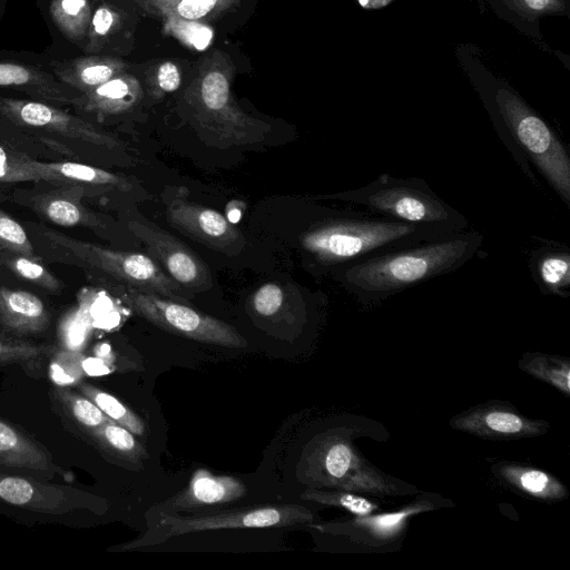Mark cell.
Here are the masks:
<instances>
[{"label": "cell", "mask_w": 570, "mask_h": 570, "mask_svg": "<svg viewBox=\"0 0 570 570\" xmlns=\"http://www.w3.org/2000/svg\"><path fill=\"white\" fill-rule=\"evenodd\" d=\"M455 57L523 173L537 183L529 166L532 163L570 208V155L554 130L509 81L494 72L476 46L460 43Z\"/></svg>", "instance_id": "6da1fadb"}, {"label": "cell", "mask_w": 570, "mask_h": 570, "mask_svg": "<svg viewBox=\"0 0 570 570\" xmlns=\"http://www.w3.org/2000/svg\"><path fill=\"white\" fill-rule=\"evenodd\" d=\"M483 239L475 230H463L377 252L335 269L334 277L361 304L375 305L456 271L476 255Z\"/></svg>", "instance_id": "7a4b0ae2"}, {"label": "cell", "mask_w": 570, "mask_h": 570, "mask_svg": "<svg viewBox=\"0 0 570 570\" xmlns=\"http://www.w3.org/2000/svg\"><path fill=\"white\" fill-rule=\"evenodd\" d=\"M446 235L452 234L363 212L330 210L301 234L299 242L317 267L334 272L377 252Z\"/></svg>", "instance_id": "3957f363"}, {"label": "cell", "mask_w": 570, "mask_h": 570, "mask_svg": "<svg viewBox=\"0 0 570 570\" xmlns=\"http://www.w3.org/2000/svg\"><path fill=\"white\" fill-rule=\"evenodd\" d=\"M233 69L222 52L214 51L199 65L183 95L191 125L207 144L247 147L262 142L272 127L246 114L232 94Z\"/></svg>", "instance_id": "277c9868"}, {"label": "cell", "mask_w": 570, "mask_h": 570, "mask_svg": "<svg viewBox=\"0 0 570 570\" xmlns=\"http://www.w3.org/2000/svg\"><path fill=\"white\" fill-rule=\"evenodd\" d=\"M29 228L57 262L78 266L101 283L154 292L190 305L193 293L170 278L148 254L105 248L39 224Z\"/></svg>", "instance_id": "5b68a950"}, {"label": "cell", "mask_w": 570, "mask_h": 570, "mask_svg": "<svg viewBox=\"0 0 570 570\" xmlns=\"http://www.w3.org/2000/svg\"><path fill=\"white\" fill-rule=\"evenodd\" d=\"M315 198L355 204L386 219L436 228L448 234L463 232L469 225L463 214L419 177L397 178L382 174L357 189Z\"/></svg>", "instance_id": "8992f818"}, {"label": "cell", "mask_w": 570, "mask_h": 570, "mask_svg": "<svg viewBox=\"0 0 570 570\" xmlns=\"http://www.w3.org/2000/svg\"><path fill=\"white\" fill-rule=\"evenodd\" d=\"M314 520L313 513L301 504H261L236 509L212 510L189 514H163L155 517V523L139 539L117 549L135 550L159 544L170 538L203 531L225 529L288 528L306 524Z\"/></svg>", "instance_id": "52a82bcc"}, {"label": "cell", "mask_w": 570, "mask_h": 570, "mask_svg": "<svg viewBox=\"0 0 570 570\" xmlns=\"http://www.w3.org/2000/svg\"><path fill=\"white\" fill-rule=\"evenodd\" d=\"M299 479L312 488H335L353 493L392 494L395 490L354 449L347 438L324 434L303 452Z\"/></svg>", "instance_id": "ba28073f"}, {"label": "cell", "mask_w": 570, "mask_h": 570, "mask_svg": "<svg viewBox=\"0 0 570 570\" xmlns=\"http://www.w3.org/2000/svg\"><path fill=\"white\" fill-rule=\"evenodd\" d=\"M126 306L155 326L188 340L223 347H245L236 328L210 315L159 294L120 284L102 283Z\"/></svg>", "instance_id": "9c48e42d"}, {"label": "cell", "mask_w": 570, "mask_h": 570, "mask_svg": "<svg viewBox=\"0 0 570 570\" xmlns=\"http://www.w3.org/2000/svg\"><path fill=\"white\" fill-rule=\"evenodd\" d=\"M167 222L178 232L216 252L235 256L246 246L243 233L219 212L190 202L184 187L161 193Z\"/></svg>", "instance_id": "30bf717a"}, {"label": "cell", "mask_w": 570, "mask_h": 570, "mask_svg": "<svg viewBox=\"0 0 570 570\" xmlns=\"http://www.w3.org/2000/svg\"><path fill=\"white\" fill-rule=\"evenodd\" d=\"M0 118L24 129L41 130L67 139L107 148L122 147V141L96 125L39 100L0 97Z\"/></svg>", "instance_id": "8fae6325"}, {"label": "cell", "mask_w": 570, "mask_h": 570, "mask_svg": "<svg viewBox=\"0 0 570 570\" xmlns=\"http://www.w3.org/2000/svg\"><path fill=\"white\" fill-rule=\"evenodd\" d=\"M127 227L140 239L148 255L185 289L194 294L213 287L207 264L180 239L144 217L128 219Z\"/></svg>", "instance_id": "7c38bea8"}, {"label": "cell", "mask_w": 570, "mask_h": 570, "mask_svg": "<svg viewBox=\"0 0 570 570\" xmlns=\"http://www.w3.org/2000/svg\"><path fill=\"white\" fill-rule=\"evenodd\" d=\"M0 501L37 513L62 515L81 509L96 510L97 498L75 488L0 472Z\"/></svg>", "instance_id": "4fadbf2b"}, {"label": "cell", "mask_w": 570, "mask_h": 570, "mask_svg": "<svg viewBox=\"0 0 570 570\" xmlns=\"http://www.w3.org/2000/svg\"><path fill=\"white\" fill-rule=\"evenodd\" d=\"M45 180L69 186H96L129 193L135 181L97 167L70 161L41 163L9 153L6 181Z\"/></svg>", "instance_id": "5bb4252c"}, {"label": "cell", "mask_w": 570, "mask_h": 570, "mask_svg": "<svg viewBox=\"0 0 570 570\" xmlns=\"http://www.w3.org/2000/svg\"><path fill=\"white\" fill-rule=\"evenodd\" d=\"M246 494L247 488L240 479L230 475H216L209 470L200 468L194 472L184 490L153 510L155 517L199 513L242 500Z\"/></svg>", "instance_id": "9a60e30c"}, {"label": "cell", "mask_w": 570, "mask_h": 570, "mask_svg": "<svg viewBox=\"0 0 570 570\" xmlns=\"http://www.w3.org/2000/svg\"><path fill=\"white\" fill-rule=\"evenodd\" d=\"M454 429L484 439L510 440L543 434L548 423L520 414L501 402H488L472 407L452 419Z\"/></svg>", "instance_id": "2e32d148"}, {"label": "cell", "mask_w": 570, "mask_h": 570, "mask_svg": "<svg viewBox=\"0 0 570 570\" xmlns=\"http://www.w3.org/2000/svg\"><path fill=\"white\" fill-rule=\"evenodd\" d=\"M433 508L434 505L430 501L421 499L392 512L376 515H356V518L347 521H333L322 524L309 523L308 527L323 533L344 535L358 543L379 546L397 538L412 517Z\"/></svg>", "instance_id": "e0dca14e"}, {"label": "cell", "mask_w": 570, "mask_h": 570, "mask_svg": "<svg viewBox=\"0 0 570 570\" xmlns=\"http://www.w3.org/2000/svg\"><path fill=\"white\" fill-rule=\"evenodd\" d=\"M0 87L23 91L51 105L75 106L81 95L38 67L9 61L0 62Z\"/></svg>", "instance_id": "ac0fdd59"}, {"label": "cell", "mask_w": 570, "mask_h": 570, "mask_svg": "<svg viewBox=\"0 0 570 570\" xmlns=\"http://www.w3.org/2000/svg\"><path fill=\"white\" fill-rule=\"evenodd\" d=\"M495 16L548 49L540 29L547 17H569L570 0H485Z\"/></svg>", "instance_id": "d6986e66"}, {"label": "cell", "mask_w": 570, "mask_h": 570, "mask_svg": "<svg viewBox=\"0 0 570 570\" xmlns=\"http://www.w3.org/2000/svg\"><path fill=\"white\" fill-rule=\"evenodd\" d=\"M53 76L79 94H86L127 71V63L111 56L89 55L50 62Z\"/></svg>", "instance_id": "ffe728a7"}, {"label": "cell", "mask_w": 570, "mask_h": 570, "mask_svg": "<svg viewBox=\"0 0 570 570\" xmlns=\"http://www.w3.org/2000/svg\"><path fill=\"white\" fill-rule=\"evenodd\" d=\"M529 254L531 276L540 292L561 298L570 296V248L567 244L541 240Z\"/></svg>", "instance_id": "44dd1931"}, {"label": "cell", "mask_w": 570, "mask_h": 570, "mask_svg": "<svg viewBox=\"0 0 570 570\" xmlns=\"http://www.w3.org/2000/svg\"><path fill=\"white\" fill-rule=\"evenodd\" d=\"M141 97L139 80L126 71L81 94L73 107L98 116L120 115L132 109Z\"/></svg>", "instance_id": "7402d4cb"}, {"label": "cell", "mask_w": 570, "mask_h": 570, "mask_svg": "<svg viewBox=\"0 0 570 570\" xmlns=\"http://www.w3.org/2000/svg\"><path fill=\"white\" fill-rule=\"evenodd\" d=\"M81 191H83V186H70L69 189L38 194L29 198L28 205L48 220L60 226H104L102 218L81 204Z\"/></svg>", "instance_id": "603a6c76"}, {"label": "cell", "mask_w": 570, "mask_h": 570, "mask_svg": "<svg viewBox=\"0 0 570 570\" xmlns=\"http://www.w3.org/2000/svg\"><path fill=\"white\" fill-rule=\"evenodd\" d=\"M0 465L20 470L63 473L50 453L17 428L0 419Z\"/></svg>", "instance_id": "cb8c5ba5"}, {"label": "cell", "mask_w": 570, "mask_h": 570, "mask_svg": "<svg viewBox=\"0 0 570 570\" xmlns=\"http://www.w3.org/2000/svg\"><path fill=\"white\" fill-rule=\"evenodd\" d=\"M0 321L14 333H38L47 328L49 314L38 296L22 289L0 287Z\"/></svg>", "instance_id": "d4e9b609"}, {"label": "cell", "mask_w": 570, "mask_h": 570, "mask_svg": "<svg viewBox=\"0 0 570 570\" xmlns=\"http://www.w3.org/2000/svg\"><path fill=\"white\" fill-rule=\"evenodd\" d=\"M299 293L294 296L289 287L277 283L259 286L250 296L248 307L256 320L277 323L289 322V315L302 321L306 320V305Z\"/></svg>", "instance_id": "484cf974"}, {"label": "cell", "mask_w": 570, "mask_h": 570, "mask_svg": "<svg viewBox=\"0 0 570 570\" xmlns=\"http://www.w3.org/2000/svg\"><path fill=\"white\" fill-rule=\"evenodd\" d=\"M495 474L512 489L542 501H560L568 495L561 481L550 473L530 466L501 463Z\"/></svg>", "instance_id": "4316f807"}, {"label": "cell", "mask_w": 570, "mask_h": 570, "mask_svg": "<svg viewBox=\"0 0 570 570\" xmlns=\"http://www.w3.org/2000/svg\"><path fill=\"white\" fill-rule=\"evenodd\" d=\"M147 13L159 19L176 17L202 21L235 8L239 0H135Z\"/></svg>", "instance_id": "83f0119b"}, {"label": "cell", "mask_w": 570, "mask_h": 570, "mask_svg": "<svg viewBox=\"0 0 570 570\" xmlns=\"http://www.w3.org/2000/svg\"><path fill=\"white\" fill-rule=\"evenodd\" d=\"M49 13L66 39L78 46L83 42L92 16L89 0H50Z\"/></svg>", "instance_id": "f1b7e54d"}, {"label": "cell", "mask_w": 570, "mask_h": 570, "mask_svg": "<svg viewBox=\"0 0 570 570\" xmlns=\"http://www.w3.org/2000/svg\"><path fill=\"white\" fill-rule=\"evenodd\" d=\"M91 438L109 454L119 460L138 463L146 458V451L136 440L134 433L112 420L107 421L89 433Z\"/></svg>", "instance_id": "f546056e"}, {"label": "cell", "mask_w": 570, "mask_h": 570, "mask_svg": "<svg viewBox=\"0 0 570 570\" xmlns=\"http://www.w3.org/2000/svg\"><path fill=\"white\" fill-rule=\"evenodd\" d=\"M520 367L532 376L553 385L566 395H569L570 362L568 358L539 353L524 354L520 362Z\"/></svg>", "instance_id": "4dcf8cb0"}, {"label": "cell", "mask_w": 570, "mask_h": 570, "mask_svg": "<svg viewBox=\"0 0 570 570\" xmlns=\"http://www.w3.org/2000/svg\"><path fill=\"white\" fill-rule=\"evenodd\" d=\"M124 27L121 12L110 3L99 4L92 12L85 51L99 53Z\"/></svg>", "instance_id": "1f68e13d"}, {"label": "cell", "mask_w": 570, "mask_h": 570, "mask_svg": "<svg viewBox=\"0 0 570 570\" xmlns=\"http://www.w3.org/2000/svg\"><path fill=\"white\" fill-rule=\"evenodd\" d=\"M81 394L91 400L110 420L128 429L136 435L145 433V424L130 409L114 395L90 384H79Z\"/></svg>", "instance_id": "d6a6232c"}, {"label": "cell", "mask_w": 570, "mask_h": 570, "mask_svg": "<svg viewBox=\"0 0 570 570\" xmlns=\"http://www.w3.org/2000/svg\"><path fill=\"white\" fill-rule=\"evenodd\" d=\"M0 265L14 275L49 292L61 291L60 282L37 258L0 250Z\"/></svg>", "instance_id": "836d02e7"}, {"label": "cell", "mask_w": 570, "mask_h": 570, "mask_svg": "<svg viewBox=\"0 0 570 570\" xmlns=\"http://www.w3.org/2000/svg\"><path fill=\"white\" fill-rule=\"evenodd\" d=\"M56 392L67 413L86 430L88 434L110 420L83 394H78L66 389H59Z\"/></svg>", "instance_id": "e575fe53"}, {"label": "cell", "mask_w": 570, "mask_h": 570, "mask_svg": "<svg viewBox=\"0 0 570 570\" xmlns=\"http://www.w3.org/2000/svg\"><path fill=\"white\" fill-rule=\"evenodd\" d=\"M301 498L324 505L344 509L354 515H366L379 510L377 504L374 502L344 490L326 491L318 488H309Z\"/></svg>", "instance_id": "d590c367"}, {"label": "cell", "mask_w": 570, "mask_h": 570, "mask_svg": "<svg viewBox=\"0 0 570 570\" xmlns=\"http://www.w3.org/2000/svg\"><path fill=\"white\" fill-rule=\"evenodd\" d=\"M164 32L197 51L205 50L213 39V30L200 21L176 17L164 18Z\"/></svg>", "instance_id": "8d00e7d4"}, {"label": "cell", "mask_w": 570, "mask_h": 570, "mask_svg": "<svg viewBox=\"0 0 570 570\" xmlns=\"http://www.w3.org/2000/svg\"><path fill=\"white\" fill-rule=\"evenodd\" d=\"M55 351V346L51 345L35 344L0 335V366L30 362L46 355H51Z\"/></svg>", "instance_id": "74e56055"}, {"label": "cell", "mask_w": 570, "mask_h": 570, "mask_svg": "<svg viewBox=\"0 0 570 570\" xmlns=\"http://www.w3.org/2000/svg\"><path fill=\"white\" fill-rule=\"evenodd\" d=\"M0 250L37 258L24 228L0 210Z\"/></svg>", "instance_id": "f35d334b"}, {"label": "cell", "mask_w": 570, "mask_h": 570, "mask_svg": "<svg viewBox=\"0 0 570 570\" xmlns=\"http://www.w3.org/2000/svg\"><path fill=\"white\" fill-rule=\"evenodd\" d=\"M180 83L181 76L177 65L166 60L155 69L150 88L154 96H163L176 91Z\"/></svg>", "instance_id": "ab89813d"}, {"label": "cell", "mask_w": 570, "mask_h": 570, "mask_svg": "<svg viewBox=\"0 0 570 570\" xmlns=\"http://www.w3.org/2000/svg\"><path fill=\"white\" fill-rule=\"evenodd\" d=\"M364 10H379L387 7L394 0H355Z\"/></svg>", "instance_id": "60d3db41"}]
</instances>
